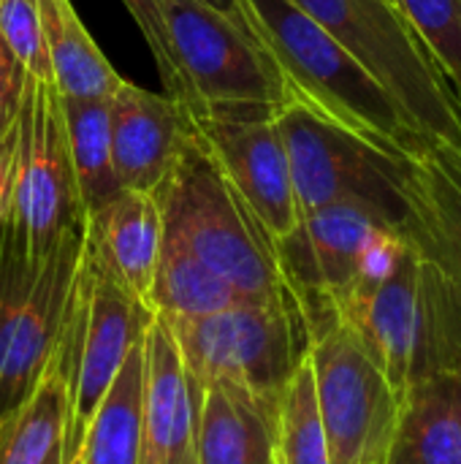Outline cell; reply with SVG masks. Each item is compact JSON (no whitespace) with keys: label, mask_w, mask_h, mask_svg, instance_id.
<instances>
[{"label":"cell","mask_w":461,"mask_h":464,"mask_svg":"<svg viewBox=\"0 0 461 464\" xmlns=\"http://www.w3.org/2000/svg\"><path fill=\"white\" fill-rule=\"evenodd\" d=\"M245 8L283 76L288 106H302L391 155L413 160L424 152L432 136L296 0H245Z\"/></svg>","instance_id":"obj_1"},{"label":"cell","mask_w":461,"mask_h":464,"mask_svg":"<svg viewBox=\"0 0 461 464\" xmlns=\"http://www.w3.org/2000/svg\"><path fill=\"white\" fill-rule=\"evenodd\" d=\"M152 196L163 231L234 288L258 302L285 294L277 245L220 169L196 120Z\"/></svg>","instance_id":"obj_2"},{"label":"cell","mask_w":461,"mask_h":464,"mask_svg":"<svg viewBox=\"0 0 461 464\" xmlns=\"http://www.w3.org/2000/svg\"><path fill=\"white\" fill-rule=\"evenodd\" d=\"M334 315L397 394L418 381L461 372V294L408 242L391 272Z\"/></svg>","instance_id":"obj_3"},{"label":"cell","mask_w":461,"mask_h":464,"mask_svg":"<svg viewBox=\"0 0 461 464\" xmlns=\"http://www.w3.org/2000/svg\"><path fill=\"white\" fill-rule=\"evenodd\" d=\"M87 223L33 261L24 234L5 209L0 218V421L14 416L43 378L65 324Z\"/></svg>","instance_id":"obj_4"},{"label":"cell","mask_w":461,"mask_h":464,"mask_svg":"<svg viewBox=\"0 0 461 464\" xmlns=\"http://www.w3.org/2000/svg\"><path fill=\"white\" fill-rule=\"evenodd\" d=\"M152 315L155 313L114 277L84 234L65 324L52 356V364L68 383L71 405L62 432V464L76 462L90 419L111 389L128 351L144 337Z\"/></svg>","instance_id":"obj_5"},{"label":"cell","mask_w":461,"mask_h":464,"mask_svg":"<svg viewBox=\"0 0 461 464\" xmlns=\"http://www.w3.org/2000/svg\"><path fill=\"white\" fill-rule=\"evenodd\" d=\"M163 321L190 378L201 386H236L272 405H280L285 381L310 351V326L288 285L283 296L269 302Z\"/></svg>","instance_id":"obj_6"},{"label":"cell","mask_w":461,"mask_h":464,"mask_svg":"<svg viewBox=\"0 0 461 464\" xmlns=\"http://www.w3.org/2000/svg\"><path fill=\"white\" fill-rule=\"evenodd\" d=\"M274 122L288 150L299 215L329 204H359L394 231H405L410 158L391 155L302 106H285Z\"/></svg>","instance_id":"obj_7"},{"label":"cell","mask_w":461,"mask_h":464,"mask_svg":"<svg viewBox=\"0 0 461 464\" xmlns=\"http://www.w3.org/2000/svg\"><path fill=\"white\" fill-rule=\"evenodd\" d=\"M163 14L198 117L274 120L288 106L283 76L255 35L201 0H163Z\"/></svg>","instance_id":"obj_8"},{"label":"cell","mask_w":461,"mask_h":464,"mask_svg":"<svg viewBox=\"0 0 461 464\" xmlns=\"http://www.w3.org/2000/svg\"><path fill=\"white\" fill-rule=\"evenodd\" d=\"M345 44L432 139L461 147V111L448 79L391 0H296Z\"/></svg>","instance_id":"obj_9"},{"label":"cell","mask_w":461,"mask_h":464,"mask_svg":"<svg viewBox=\"0 0 461 464\" xmlns=\"http://www.w3.org/2000/svg\"><path fill=\"white\" fill-rule=\"evenodd\" d=\"M318 411L329 464H386L399 394L375 367L359 337L337 318L310 334Z\"/></svg>","instance_id":"obj_10"},{"label":"cell","mask_w":461,"mask_h":464,"mask_svg":"<svg viewBox=\"0 0 461 464\" xmlns=\"http://www.w3.org/2000/svg\"><path fill=\"white\" fill-rule=\"evenodd\" d=\"M8 209L24 234L33 261L49 256L65 231L87 223L54 82L33 76L27 82L19 111L16 179Z\"/></svg>","instance_id":"obj_11"},{"label":"cell","mask_w":461,"mask_h":464,"mask_svg":"<svg viewBox=\"0 0 461 464\" xmlns=\"http://www.w3.org/2000/svg\"><path fill=\"white\" fill-rule=\"evenodd\" d=\"M196 128L272 242L280 245L285 237H291L302 215L288 150L277 122L198 117Z\"/></svg>","instance_id":"obj_12"},{"label":"cell","mask_w":461,"mask_h":464,"mask_svg":"<svg viewBox=\"0 0 461 464\" xmlns=\"http://www.w3.org/2000/svg\"><path fill=\"white\" fill-rule=\"evenodd\" d=\"M201 383L190 378L160 315L144 332L141 459L139 464H198Z\"/></svg>","instance_id":"obj_13"},{"label":"cell","mask_w":461,"mask_h":464,"mask_svg":"<svg viewBox=\"0 0 461 464\" xmlns=\"http://www.w3.org/2000/svg\"><path fill=\"white\" fill-rule=\"evenodd\" d=\"M109 125L120 185L152 193L168 174L193 117L174 98L122 82L109 98Z\"/></svg>","instance_id":"obj_14"},{"label":"cell","mask_w":461,"mask_h":464,"mask_svg":"<svg viewBox=\"0 0 461 464\" xmlns=\"http://www.w3.org/2000/svg\"><path fill=\"white\" fill-rule=\"evenodd\" d=\"M405 242L437 266L461 294V147L429 139L413 158Z\"/></svg>","instance_id":"obj_15"},{"label":"cell","mask_w":461,"mask_h":464,"mask_svg":"<svg viewBox=\"0 0 461 464\" xmlns=\"http://www.w3.org/2000/svg\"><path fill=\"white\" fill-rule=\"evenodd\" d=\"M87 239L114 277L149 307V291L163 250L158 198L147 190L122 188L109 204L87 215Z\"/></svg>","instance_id":"obj_16"},{"label":"cell","mask_w":461,"mask_h":464,"mask_svg":"<svg viewBox=\"0 0 461 464\" xmlns=\"http://www.w3.org/2000/svg\"><path fill=\"white\" fill-rule=\"evenodd\" d=\"M277 411L236 386L204 383L198 411V464H277Z\"/></svg>","instance_id":"obj_17"},{"label":"cell","mask_w":461,"mask_h":464,"mask_svg":"<svg viewBox=\"0 0 461 464\" xmlns=\"http://www.w3.org/2000/svg\"><path fill=\"white\" fill-rule=\"evenodd\" d=\"M386 464H461V375L418 381L399 394Z\"/></svg>","instance_id":"obj_18"},{"label":"cell","mask_w":461,"mask_h":464,"mask_svg":"<svg viewBox=\"0 0 461 464\" xmlns=\"http://www.w3.org/2000/svg\"><path fill=\"white\" fill-rule=\"evenodd\" d=\"M52 79L68 98H111L125 82L82 24L71 0H38Z\"/></svg>","instance_id":"obj_19"},{"label":"cell","mask_w":461,"mask_h":464,"mask_svg":"<svg viewBox=\"0 0 461 464\" xmlns=\"http://www.w3.org/2000/svg\"><path fill=\"white\" fill-rule=\"evenodd\" d=\"M141 381H144V337L128 351L111 389L90 419L82 464H139L141 459Z\"/></svg>","instance_id":"obj_20"},{"label":"cell","mask_w":461,"mask_h":464,"mask_svg":"<svg viewBox=\"0 0 461 464\" xmlns=\"http://www.w3.org/2000/svg\"><path fill=\"white\" fill-rule=\"evenodd\" d=\"M258 302L234 288L204 261H198L179 239L163 231V250L155 269L149 310L160 318H196L212 315L236 304Z\"/></svg>","instance_id":"obj_21"},{"label":"cell","mask_w":461,"mask_h":464,"mask_svg":"<svg viewBox=\"0 0 461 464\" xmlns=\"http://www.w3.org/2000/svg\"><path fill=\"white\" fill-rule=\"evenodd\" d=\"M60 106L68 130V147L79 182V196L84 212L90 215L103 204H109L122 190L111 158L109 98L60 95Z\"/></svg>","instance_id":"obj_22"},{"label":"cell","mask_w":461,"mask_h":464,"mask_svg":"<svg viewBox=\"0 0 461 464\" xmlns=\"http://www.w3.org/2000/svg\"><path fill=\"white\" fill-rule=\"evenodd\" d=\"M68 383L49 362L24 405L0 421V464H46L62 446L68 424Z\"/></svg>","instance_id":"obj_23"},{"label":"cell","mask_w":461,"mask_h":464,"mask_svg":"<svg viewBox=\"0 0 461 464\" xmlns=\"http://www.w3.org/2000/svg\"><path fill=\"white\" fill-rule=\"evenodd\" d=\"M277 464H329L326 432L318 411L315 372L310 353H304L285 389L277 411Z\"/></svg>","instance_id":"obj_24"},{"label":"cell","mask_w":461,"mask_h":464,"mask_svg":"<svg viewBox=\"0 0 461 464\" xmlns=\"http://www.w3.org/2000/svg\"><path fill=\"white\" fill-rule=\"evenodd\" d=\"M448 84L461 73V0H391Z\"/></svg>","instance_id":"obj_25"},{"label":"cell","mask_w":461,"mask_h":464,"mask_svg":"<svg viewBox=\"0 0 461 464\" xmlns=\"http://www.w3.org/2000/svg\"><path fill=\"white\" fill-rule=\"evenodd\" d=\"M125 8L130 11L133 22L139 24L144 41L149 44V52L155 57V65H158V73H160V82L166 87V95L174 98L193 120L198 117V101L179 68V60H177V52H174V44H171V35H168V24H166V14H163V0H122Z\"/></svg>","instance_id":"obj_26"},{"label":"cell","mask_w":461,"mask_h":464,"mask_svg":"<svg viewBox=\"0 0 461 464\" xmlns=\"http://www.w3.org/2000/svg\"><path fill=\"white\" fill-rule=\"evenodd\" d=\"M0 35L33 79L54 82L41 30L38 0H0Z\"/></svg>","instance_id":"obj_27"},{"label":"cell","mask_w":461,"mask_h":464,"mask_svg":"<svg viewBox=\"0 0 461 464\" xmlns=\"http://www.w3.org/2000/svg\"><path fill=\"white\" fill-rule=\"evenodd\" d=\"M30 73L0 35V136L16 128Z\"/></svg>","instance_id":"obj_28"},{"label":"cell","mask_w":461,"mask_h":464,"mask_svg":"<svg viewBox=\"0 0 461 464\" xmlns=\"http://www.w3.org/2000/svg\"><path fill=\"white\" fill-rule=\"evenodd\" d=\"M16 141H19V122L8 133L0 136V218L5 215L11 196H14V179H16Z\"/></svg>","instance_id":"obj_29"},{"label":"cell","mask_w":461,"mask_h":464,"mask_svg":"<svg viewBox=\"0 0 461 464\" xmlns=\"http://www.w3.org/2000/svg\"><path fill=\"white\" fill-rule=\"evenodd\" d=\"M201 3H206L209 8L226 14L231 22H236L242 30H247L250 35L258 38V33H255V27H253V22H250V14H247V8H245V0H201ZM258 41H261V38H258Z\"/></svg>","instance_id":"obj_30"},{"label":"cell","mask_w":461,"mask_h":464,"mask_svg":"<svg viewBox=\"0 0 461 464\" xmlns=\"http://www.w3.org/2000/svg\"><path fill=\"white\" fill-rule=\"evenodd\" d=\"M451 92H454V98H456V106H459L461 111V73L451 82Z\"/></svg>","instance_id":"obj_31"},{"label":"cell","mask_w":461,"mask_h":464,"mask_svg":"<svg viewBox=\"0 0 461 464\" xmlns=\"http://www.w3.org/2000/svg\"><path fill=\"white\" fill-rule=\"evenodd\" d=\"M46 464H62V446L52 451V457H49V462Z\"/></svg>","instance_id":"obj_32"},{"label":"cell","mask_w":461,"mask_h":464,"mask_svg":"<svg viewBox=\"0 0 461 464\" xmlns=\"http://www.w3.org/2000/svg\"><path fill=\"white\" fill-rule=\"evenodd\" d=\"M71 464H82V462H79V459H76V462H71Z\"/></svg>","instance_id":"obj_33"},{"label":"cell","mask_w":461,"mask_h":464,"mask_svg":"<svg viewBox=\"0 0 461 464\" xmlns=\"http://www.w3.org/2000/svg\"><path fill=\"white\" fill-rule=\"evenodd\" d=\"M459 375H461V372H459Z\"/></svg>","instance_id":"obj_34"}]
</instances>
